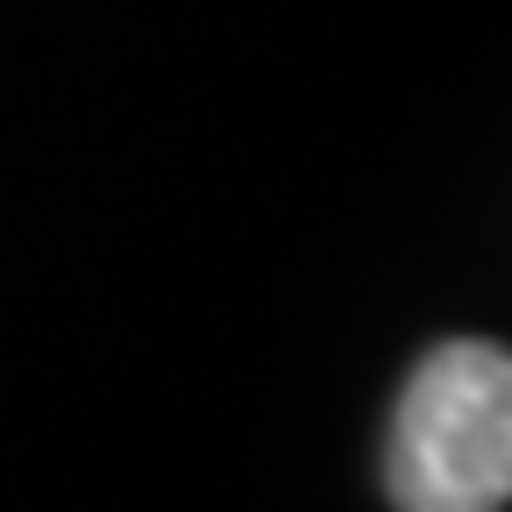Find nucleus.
<instances>
[{
	"label": "nucleus",
	"mask_w": 512,
	"mask_h": 512,
	"mask_svg": "<svg viewBox=\"0 0 512 512\" xmlns=\"http://www.w3.org/2000/svg\"><path fill=\"white\" fill-rule=\"evenodd\" d=\"M384 491L399 512H505L512 498V363L498 342H441L406 377Z\"/></svg>",
	"instance_id": "nucleus-1"
}]
</instances>
